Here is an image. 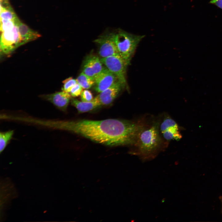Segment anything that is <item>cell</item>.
Returning a JSON list of instances; mask_svg holds the SVG:
<instances>
[{"label": "cell", "instance_id": "obj_1", "mask_svg": "<svg viewBox=\"0 0 222 222\" xmlns=\"http://www.w3.org/2000/svg\"><path fill=\"white\" fill-rule=\"evenodd\" d=\"M144 120L134 121L109 119L64 121L60 128L96 142L110 146H133Z\"/></svg>", "mask_w": 222, "mask_h": 222}, {"label": "cell", "instance_id": "obj_2", "mask_svg": "<svg viewBox=\"0 0 222 222\" xmlns=\"http://www.w3.org/2000/svg\"><path fill=\"white\" fill-rule=\"evenodd\" d=\"M160 121L149 123L144 121L138 133L131 153L138 155L143 162L154 158L166 146L159 130Z\"/></svg>", "mask_w": 222, "mask_h": 222}, {"label": "cell", "instance_id": "obj_3", "mask_svg": "<svg viewBox=\"0 0 222 222\" xmlns=\"http://www.w3.org/2000/svg\"><path fill=\"white\" fill-rule=\"evenodd\" d=\"M110 34L120 56L130 64L136 47L145 35H134L121 29Z\"/></svg>", "mask_w": 222, "mask_h": 222}, {"label": "cell", "instance_id": "obj_4", "mask_svg": "<svg viewBox=\"0 0 222 222\" xmlns=\"http://www.w3.org/2000/svg\"><path fill=\"white\" fill-rule=\"evenodd\" d=\"M23 44L17 24L13 28L2 32L0 39V50L3 53L8 54Z\"/></svg>", "mask_w": 222, "mask_h": 222}, {"label": "cell", "instance_id": "obj_5", "mask_svg": "<svg viewBox=\"0 0 222 222\" xmlns=\"http://www.w3.org/2000/svg\"><path fill=\"white\" fill-rule=\"evenodd\" d=\"M101 60L106 68L117 77L124 87L126 84V69L129 65L121 57L111 56L101 58Z\"/></svg>", "mask_w": 222, "mask_h": 222}, {"label": "cell", "instance_id": "obj_6", "mask_svg": "<svg viewBox=\"0 0 222 222\" xmlns=\"http://www.w3.org/2000/svg\"><path fill=\"white\" fill-rule=\"evenodd\" d=\"M159 130L166 141H179L182 138L178 124L167 114L164 116L162 121L160 123Z\"/></svg>", "mask_w": 222, "mask_h": 222}, {"label": "cell", "instance_id": "obj_7", "mask_svg": "<svg viewBox=\"0 0 222 222\" xmlns=\"http://www.w3.org/2000/svg\"><path fill=\"white\" fill-rule=\"evenodd\" d=\"M99 46L98 53L101 58L111 56H120L111 34L101 36L94 40Z\"/></svg>", "mask_w": 222, "mask_h": 222}, {"label": "cell", "instance_id": "obj_8", "mask_svg": "<svg viewBox=\"0 0 222 222\" xmlns=\"http://www.w3.org/2000/svg\"><path fill=\"white\" fill-rule=\"evenodd\" d=\"M94 80V89L99 93L119 81L116 76L105 67H104L102 72L96 77Z\"/></svg>", "mask_w": 222, "mask_h": 222}, {"label": "cell", "instance_id": "obj_9", "mask_svg": "<svg viewBox=\"0 0 222 222\" xmlns=\"http://www.w3.org/2000/svg\"><path fill=\"white\" fill-rule=\"evenodd\" d=\"M102 64L98 57L90 55L87 56L84 61L82 72L94 80L103 70L104 67Z\"/></svg>", "mask_w": 222, "mask_h": 222}, {"label": "cell", "instance_id": "obj_10", "mask_svg": "<svg viewBox=\"0 0 222 222\" xmlns=\"http://www.w3.org/2000/svg\"><path fill=\"white\" fill-rule=\"evenodd\" d=\"M124 87L117 81L111 86L101 92L94 98L101 105H108L111 103Z\"/></svg>", "mask_w": 222, "mask_h": 222}, {"label": "cell", "instance_id": "obj_11", "mask_svg": "<svg viewBox=\"0 0 222 222\" xmlns=\"http://www.w3.org/2000/svg\"><path fill=\"white\" fill-rule=\"evenodd\" d=\"M71 95L63 91L45 95L44 98L60 110L65 111L71 98Z\"/></svg>", "mask_w": 222, "mask_h": 222}, {"label": "cell", "instance_id": "obj_12", "mask_svg": "<svg viewBox=\"0 0 222 222\" xmlns=\"http://www.w3.org/2000/svg\"><path fill=\"white\" fill-rule=\"evenodd\" d=\"M15 23L18 26L23 44L36 39L41 36L38 33L22 22L18 18L15 22Z\"/></svg>", "mask_w": 222, "mask_h": 222}, {"label": "cell", "instance_id": "obj_13", "mask_svg": "<svg viewBox=\"0 0 222 222\" xmlns=\"http://www.w3.org/2000/svg\"><path fill=\"white\" fill-rule=\"evenodd\" d=\"M70 101L72 105L80 113L91 111L101 106L95 98L89 102L80 101L77 99L72 98Z\"/></svg>", "mask_w": 222, "mask_h": 222}, {"label": "cell", "instance_id": "obj_14", "mask_svg": "<svg viewBox=\"0 0 222 222\" xmlns=\"http://www.w3.org/2000/svg\"><path fill=\"white\" fill-rule=\"evenodd\" d=\"M18 18L16 14L10 6H4L0 5V19L13 21Z\"/></svg>", "mask_w": 222, "mask_h": 222}, {"label": "cell", "instance_id": "obj_15", "mask_svg": "<svg viewBox=\"0 0 222 222\" xmlns=\"http://www.w3.org/2000/svg\"><path fill=\"white\" fill-rule=\"evenodd\" d=\"M77 83L84 89H88L95 84V81L91 78L82 72L77 77Z\"/></svg>", "mask_w": 222, "mask_h": 222}, {"label": "cell", "instance_id": "obj_16", "mask_svg": "<svg viewBox=\"0 0 222 222\" xmlns=\"http://www.w3.org/2000/svg\"><path fill=\"white\" fill-rule=\"evenodd\" d=\"M14 131L10 130L0 133V152L1 153L11 139Z\"/></svg>", "mask_w": 222, "mask_h": 222}, {"label": "cell", "instance_id": "obj_17", "mask_svg": "<svg viewBox=\"0 0 222 222\" xmlns=\"http://www.w3.org/2000/svg\"><path fill=\"white\" fill-rule=\"evenodd\" d=\"M63 87L62 88L63 91L67 92H70L72 88L77 84L76 79L73 78L72 77H69L63 81Z\"/></svg>", "mask_w": 222, "mask_h": 222}, {"label": "cell", "instance_id": "obj_18", "mask_svg": "<svg viewBox=\"0 0 222 222\" xmlns=\"http://www.w3.org/2000/svg\"><path fill=\"white\" fill-rule=\"evenodd\" d=\"M15 24L13 21L0 19V31L2 32L12 29Z\"/></svg>", "mask_w": 222, "mask_h": 222}, {"label": "cell", "instance_id": "obj_19", "mask_svg": "<svg viewBox=\"0 0 222 222\" xmlns=\"http://www.w3.org/2000/svg\"><path fill=\"white\" fill-rule=\"evenodd\" d=\"M80 97L81 100L84 102H89L93 99L92 92L87 90H84L82 91Z\"/></svg>", "mask_w": 222, "mask_h": 222}, {"label": "cell", "instance_id": "obj_20", "mask_svg": "<svg viewBox=\"0 0 222 222\" xmlns=\"http://www.w3.org/2000/svg\"><path fill=\"white\" fill-rule=\"evenodd\" d=\"M82 91V88L77 83L71 89L70 94L73 97H78L81 95Z\"/></svg>", "mask_w": 222, "mask_h": 222}, {"label": "cell", "instance_id": "obj_21", "mask_svg": "<svg viewBox=\"0 0 222 222\" xmlns=\"http://www.w3.org/2000/svg\"><path fill=\"white\" fill-rule=\"evenodd\" d=\"M210 3L216 5L220 8L222 9V0H211Z\"/></svg>", "mask_w": 222, "mask_h": 222}, {"label": "cell", "instance_id": "obj_22", "mask_svg": "<svg viewBox=\"0 0 222 222\" xmlns=\"http://www.w3.org/2000/svg\"><path fill=\"white\" fill-rule=\"evenodd\" d=\"M220 199L221 201V205H222V196L220 198Z\"/></svg>", "mask_w": 222, "mask_h": 222}]
</instances>
